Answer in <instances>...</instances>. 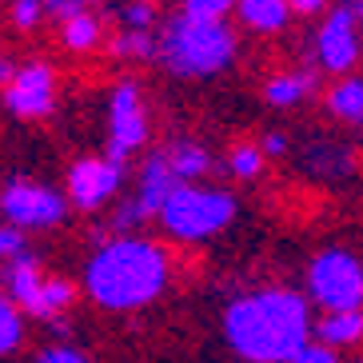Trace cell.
Returning a JSON list of instances; mask_svg holds the SVG:
<instances>
[{
  "mask_svg": "<svg viewBox=\"0 0 363 363\" xmlns=\"http://www.w3.org/2000/svg\"><path fill=\"white\" fill-rule=\"evenodd\" d=\"M311 335L303 296L288 288H264L240 296L224 311V340L247 363H291Z\"/></svg>",
  "mask_w": 363,
  "mask_h": 363,
  "instance_id": "cell-1",
  "label": "cell"
},
{
  "mask_svg": "<svg viewBox=\"0 0 363 363\" xmlns=\"http://www.w3.org/2000/svg\"><path fill=\"white\" fill-rule=\"evenodd\" d=\"M172 279V259L156 240L116 235L92 252L84 288L108 311H136L160 296Z\"/></svg>",
  "mask_w": 363,
  "mask_h": 363,
  "instance_id": "cell-2",
  "label": "cell"
},
{
  "mask_svg": "<svg viewBox=\"0 0 363 363\" xmlns=\"http://www.w3.org/2000/svg\"><path fill=\"white\" fill-rule=\"evenodd\" d=\"M235 33L228 21H192L176 12L160 33V60L176 76H216L235 60Z\"/></svg>",
  "mask_w": 363,
  "mask_h": 363,
  "instance_id": "cell-3",
  "label": "cell"
},
{
  "mask_svg": "<svg viewBox=\"0 0 363 363\" xmlns=\"http://www.w3.org/2000/svg\"><path fill=\"white\" fill-rule=\"evenodd\" d=\"M235 216V196L224 188H203V184H180L172 200L160 208V224L168 235L192 244V240H208V235L224 232Z\"/></svg>",
  "mask_w": 363,
  "mask_h": 363,
  "instance_id": "cell-4",
  "label": "cell"
},
{
  "mask_svg": "<svg viewBox=\"0 0 363 363\" xmlns=\"http://www.w3.org/2000/svg\"><path fill=\"white\" fill-rule=\"evenodd\" d=\"M308 291L323 311L363 308V259L347 247H328L308 264Z\"/></svg>",
  "mask_w": 363,
  "mask_h": 363,
  "instance_id": "cell-5",
  "label": "cell"
},
{
  "mask_svg": "<svg viewBox=\"0 0 363 363\" xmlns=\"http://www.w3.org/2000/svg\"><path fill=\"white\" fill-rule=\"evenodd\" d=\"M363 52V40H359V9L355 4H335V9L323 16L320 33H315V60L320 68L335 76H352L355 60Z\"/></svg>",
  "mask_w": 363,
  "mask_h": 363,
  "instance_id": "cell-6",
  "label": "cell"
},
{
  "mask_svg": "<svg viewBox=\"0 0 363 363\" xmlns=\"http://www.w3.org/2000/svg\"><path fill=\"white\" fill-rule=\"evenodd\" d=\"M0 212L16 228H56L68 212V196L36 180H9L0 196Z\"/></svg>",
  "mask_w": 363,
  "mask_h": 363,
  "instance_id": "cell-7",
  "label": "cell"
},
{
  "mask_svg": "<svg viewBox=\"0 0 363 363\" xmlns=\"http://www.w3.org/2000/svg\"><path fill=\"white\" fill-rule=\"evenodd\" d=\"M108 132H112L108 156L116 164H124L148 140V116H144V104H140V88L132 80H120L108 96Z\"/></svg>",
  "mask_w": 363,
  "mask_h": 363,
  "instance_id": "cell-8",
  "label": "cell"
},
{
  "mask_svg": "<svg viewBox=\"0 0 363 363\" xmlns=\"http://www.w3.org/2000/svg\"><path fill=\"white\" fill-rule=\"evenodd\" d=\"M4 108L16 120H44L56 108V68L48 60H24L4 84Z\"/></svg>",
  "mask_w": 363,
  "mask_h": 363,
  "instance_id": "cell-9",
  "label": "cell"
},
{
  "mask_svg": "<svg viewBox=\"0 0 363 363\" xmlns=\"http://www.w3.org/2000/svg\"><path fill=\"white\" fill-rule=\"evenodd\" d=\"M120 184H124V164H116L112 156H84V160H76L68 168L65 192L72 208L96 212L120 192Z\"/></svg>",
  "mask_w": 363,
  "mask_h": 363,
  "instance_id": "cell-10",
  "label": "cell"
},
{
  "mask_svg": "<svg viewBox=\"0 0 363 363\" xmlns=\"http://www.w3.org/2000/svg\"><path fill=\"white\" fill-rule=\"evenodd\" d=\"M180 176H176V168H172L168 152H152L148 164H144V172H140V188H136V203L144 208V216H160V208L172 200V192L180 188Z\"/></svg>",
  "mask_w": 363,
  "mask_h": 363,
  "instance_id": "cell-11",
  "label": "cell"
},
{
  "mask_svg": "<svg viewBox=\"0 0 363 363\" xmlns=\"http://www.w3.org/2000/svg\"><path fill=\"white\" fill-rule=\"evenodd\" d=\"M72 303H76V288L60 276H44L40 284L21 299V308L28 311L33 320H48V323H56Z\"/></svg>",
  "mask_w": 363,
  "mask_h": 363,
  "instance_id": "cell-12",
  "label": "cell"
},
{
  "mask_svg": "<svg viewBox=\"0 0 363 363\" xmlns=\"http://www.w3.org/2000/svg\"><path fill=\"white\" fill-rule=\"evenodd\" d=\"M315 88H320V76L308 72V68H296V72H276V76H267L264 100L272 108H296V104H303Z\"/></svg>",
  "mask_w": 363,
  "mask_h": 363,
  "instance_id": "cell-13",
  "label": "cell"
},
{
  "mask_svg": "<svg viewBox=\"0 0 363 363\" xmlns=\"http://www.w3.org/2000/svg\"><path fill=\"white\" fill-rule=\"evenodd\" d=\"M235 16H240V24L252 28V33L276 36V33L288 28L291 4L288 0H240V4H235Z\"/></svg>",
  "mask_w": 363,
  "mask_h": 363,
  "instance_id": "cell-14",
  "label": "cell"
},
{
  "mask_svg": "<svg viewBox=\"0 0 363 363\" xmlns=\"http://www.w3.org/2000/svg\"><path fill=\"white\" fill-rule=\"evenodd\" d=\"M328 112L340 124H363V76H340L328 88Z\"/></svg>",
  "mask_w": 363,
  "mask_h": 363,
  "instance_id": "cell-15",
  "label": "cell"
},
{
  "mask_svg": "<svg viewBox=\"0 0 363 363\" xmlns=\"http://www.w3.org/2000/svg\"><path fill=\"white\" fill-rule=\"evenodd\" d=\"M315 335L328 347H352L363 340V308L355 311H328L320 323H315Z\"/></svg>",
  "mask_w": 363,
  "mask_h": 363,
  "instance_id": "cell-16",
  "label": "cell"
},
{
  "mask_svg": "<svg viewBox=\"0 0 363 363\" xmlns=\"http://www.w3.org/2000/svg\"><path fill=\"white\" fill-rule=\"evenodd\" d=\"M100 40H104V24L96 12H80V16L60 21V44L68 52H92V48H100Z\"/></svg>",
  "mask_w": 363,
  "mask_h": 363,
  "instance_id": "cell-17",
  "label": "cell"
},
{
  "mask_svg": "<svg viewBox=\"0 0 363 363\" xmlns=\"http://www.w3.org/2000/svg\"><path fill=\"white\" fill-rule=\"evenodd\" d=\"M164 152H168L172 168H176V176H180L184 184H196L203 172L212 168V156H208L200 144H192V140H176V144H168Z\"/></svg>",
  "mask_w": 363,
  "mask_h": 363,
  "instance_id": "cell-18",
  "label": "cell"
},
{
  "mask_svg": "<svg viewBox=\"0 0 363 363\" xmlns=\"http://www.w3.org/2000/svg\"><path fill=\"white\" fill-rule=\"evenodd\" d=\"M108 52L120 56V60H152V56H160V40H152L148 33H132V28H124L120 36L108 40Z\"/></svg>",
  "mask_w": 363,
  "mask_h": 363,
  "instance_id": "cell-19",
  "label": "cell"
},
{
  "mask_svg": "<svg viewBox=\"0 0 363 363\" xmlns=\"http://www.w3.org/2000/svg\"><path fill=\"white\" fill-rule=\"evenodd\" d=\"M264 164H267V152L259 144H252V140H244V144H235L228 152V172H232L235 180H256L259 172H264Z\"/></svg>",
  "mask_w": 363,
  "mask_h": 363,
  "instance_id": "cell-20",
  "label": "cell"
},
{
  "mask_svg": "<svg viewBox=\"0 0 363 363\" xmlns=\"http://www.w3.org/2000/svg\"><path fill=\"white\" fill-rule=\"evenodd\" d=\"M21 335H24V320H21V303L16 299H0V352L12 355L21 347Z\"/></svg>",
  "mask_w": 363,
  "mask_h": 363,
  "instance_id": "cell-21",
  "label": "cell"
},
{
  "mask_svg": "<svg viewBox=\"0 0 363 363\" xmlns=\"http://www.w3.org/2000/svg\"><path fill=\"white\" fill-rule=\"evenodd\" d=\"M240 0H180V12L192 21H228V12H235Z\"/></svg>",
  "mask_w": 363,
  "mask_h": 363,
  "instance_id": "cell-22",
  "label": "cell"
},
{
  "mask_svg": "<svg viewBox=\"0 0 363 363\" xmlns=\"http://www.w3.org/2000/svg\"><path fill=\"white\" fill-rule=\"evenodd\" d=\"M44 0H12L9 4V21H12V28L16 33H33L36 24L44 21Z\"/></svg>",
  "mask_w": 363,
  "mask_h": 363,
  "instance_id": "cell-23",
  "label": "cell"
},
{
  "mask_svg": "<svg viewBox=\"0 0 363 363\" xmlns=\"http://www.w3.org/2000/svg\"><path fill=\"white\" fill-rule=\"evenodd\" d=\"M303 160H308V168H315V172H335V176H340V172H352V156H347V152H340V148H308V156H303Z\"/></svg>",
  "mask_w": 363,
  "mask_h": 363,
  "instance_id": "cell-24",
  "label": "cell"
},
{
  "mask_svg": "<svg viewBox=\"0 0 363 363\" xmlns=\"http://www.w3.org/2000/svg\"><path fill=\"white\" fill-rule=\"evenodd\" d=\"M152 21H156V4L136 0V4H124L120 9V24L132 28V33H152Z\"/></svg>",
  "mask_w": 363,
  "mask_h": 363,
  "instance_id": "cell-25",
  "label": "cell"
},
{
  "mask_svg": "<svg viewBox=\"0 0 363 363\" xmlns=\"http://www.w3.org/2000/svg\"><path fill=\"white\" fill-rule=\"evenodd\" d=\"M0 256H4V259L28 256V247H24V228H16V224L0 228Z\"/></svg>",
  "mask_w": 363,
  "mask_h": 363,
  "instance_id": "cell-26",
  "label": "cell"
},
{
  "mask_svg": "<svg viewBox=\"0 0 363 363\" xmlns=\"http://www.w3.org/2000/svg\"><path fill=\"white\" fill-rule=\"evenodd\" d=\"M92 4H100V0H44V9H48V16H56V21H68V16L92 12Z\"/></svg>",
  "mask_w": 363,
  "mask_h": 363,
  "instance_id": "cell-27",
  "label": "cell"
},
{
  "mask_svg": "<svg viewBox=\"0 0 363 363\" xmlns=\"http://www.w3.org/2000/svg\"><path fill=\"white\" fill-rule=\"evenodd\" d=\"M36 363H92L84 352H76V347H68V343H56V347H44L40 355H36Z\"/></svg>",
  "mask_w": 363,
  "mask_h": 363,
  "instance_id": "cell-28",
  "label": "cell"
},
{
  "mask_svg": "<svg viewBox=\"0 0 363 363\" xmlns=\"http://www.w3.org/2000/svg\"><path fill=\"white\" fill-rule=\"evenodd\" d=\"M291 363H340V359H335V347H328V343H308Z\"/></svg>",
  "mask_w": 363,
  "mask_h": 363,
  "instance_id": "cell-29",
  "label": "cell"
},
{
  "mask_svg": "<svg viewBox=\"0 0 363 363\" xmlns=\"http://www.w3.org/2000/svg\"><path fill=\"white\" fill-rule=\"evenodd\" d=\"M259 148H264L267 156H284V152H288V136H284V132H267V136L259 140Z\"/></svg>",
  "mask_w": 363,
  "mask_h": 363,
  "instance_id": "cell-30",
  "label": "cell"
},
{
  "mask_svg": "<svg viewBox=\"0 0 363 363\" xmlns=\"http://www.w3.org/2000/svg\"><path fill=\"white\" fill-rule=\"evenodd\" d=\"M288 4H291L296 16H320V12L328 9V0H288Z\"/></svg>",
  "mask_w": 363,
  "mask_h": 363,
  "instance_id": "cell-31",
  "label": "cell"
},
{
  "mask_svg": "<svg viewBox=\"0 0 363 363\" xmlns=\"http://www.w3.org/2000/svg\"><path fill=\"white\" fill-rule=\"evenodd\" d=\"M355 9H359V16H363V0H355Z\"/></svg>",
  "mask_w": 363,
  "mask_h": 363,
  "instance_id": "cell-32",
  "label": "cell"
},
{
  "mask_svg": "<svg viewBox=\"0 0 363 363\" xmlns=\"http://www.w3.org/2000/svg\"><path fill=\"white\" fill-rule=\"evenodd\" d=\"M144 4H156V0H144Z\"/></svg>",
  "mask_w": 363,
  "mask_h": 363,
  "instance_id": "cell-33",
  "label": "cell"
},
{
  "mask_svg": "<svg viewBox=\"0 0 363 363\" xmlns=\"http://www.w3.org/2000/svg\"><path fill=\"white\" fill-rule=\"evenodd\" d=\"M359 363H363V359H359Z\"/></svg>",
  "mask_w": 363,
  "mask_h": 363,
  "instance_id": "cell-34",
  "label": "cell"
}]
</instances>
